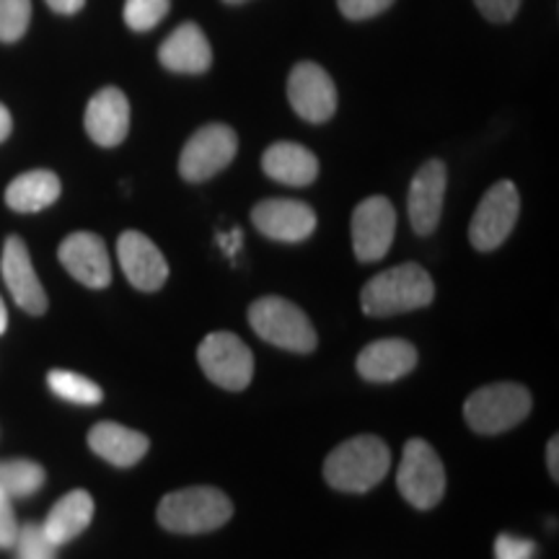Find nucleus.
<instances>
[{
	"label": "nucleus",
	"mask_w": 559,
	"mask_h": 559,
	"mask_svg": "<svg viewBox=\"0 0 559 559\" xmlns=\"http://www.w3.org/2000/svg\"><path fill=\"white\" fill-rule=\"evenodd\" d=\"M519 213L521 198L513 181H498L495 187H489V192L481 198L469 226V239L474 243V249H498L500 243L513 234Z\"/></svg>",
	"instance_id": "1a4fd4ad"
},
{
	"label": "nucleus",
	"mask_w": 559,
	"mask_h": 559,
	"mask_svg": "<svg viewBox=\"0 0 559 559\" xmlns=\"http://www.w3.org/2000/svg\"><path fill=\"white\" fill-rule=\"evenodd\" d=\"M557 451H559V438H551L549 440V449H547V464H549V472H551V477H559V456H557Z\"/></svg>",
	"instance_id": "f704fd0d"
},
{
	"label": "nucleus",
	"mask_w": 559,
	"mask_h": 559,
	"mask_svg": "<svg viewBox=\"0 0 559 559\" xmlns=\"http://www.w3.org/2000/svg\"><path fill=\"white\" fill-rule=\"evenodd\" d=\"M288 99L300 120L313 124L326 122L337 111V88L332 75L311 60L298 62L290 70Z\"/></svg>",
	"instance_id": "9d476101"
},
{
	"label": "nucleus",
	"mask_w": 559,
	"mask_h": 559,
	"mask_svg": "<svg viewBox=\"0 0 559 559\" xmlns=\"http://www.w3.org/2000/svg\"><path fill=\"white\" fill-rule=\"evenodd\" d=\"M436 285L419 264H400L370 277L360 290V306L368 317H394L432 304Z\"/></svg>",
	"instance_id": "f257e3e1"
},
{
	"label": "nucleus",
	"mask_w": 559,
	"mask_h": 559,
	"mask_svg": "<svg viewBox=\"0 0 559 559\" xmlns=\"http://www.w3.org/2000/svg\"><path fill=\"white\" fill-rule=\"evenodd\" d=\"M417 366L415 345L404 340H379L370 342L358 355V373L366 381L389 383L407 376Z\"/></svg>",
	"instance_id": "6ab92c4d"
},
{
	"label": "nucleus",
	"mask_w": 559,
	"mask_h": 559,
	"mask_svg": "<svg viewBox=\"0 0 559 559\" xmlns=\"http://www.w3.org/2000/svg\"><path fill=\"white\" fill-rule=\"evenodd\" d=\"M239 151V138L228 124L213 122L187 140L179 156V174L187 181H207L226 169Z\"/></svg>",
	"instance_id": "6e6552de"
},
{
	"label": "nucleus",
	"mask_w": 559,
	"mask_h": 559,
	"mask_svg": "<svg viewBox=\"0 0 559 559\" xmlns=\"http://www.w3.org/2000/svg\"><path fill=\"white\" fill-rule=\"evenodd\" d=\"M45 485V469L37 461L29 459H13L0 461V489L9 498H29L37 489Z\"/></svg>",
	"instance_id": "b1692460"
},
{
	"label": "nucleus",
	"mask_w": 559,
	"mask_h": 559,
	"mask_svg": "<svg viewBox=\"0 0 559 559\" xmlns=\"http://www.w3.org/2000/svg\"><path fill=\"white\" fill-rule=\"evenodd\" d=\"M88 445L96 456L115 466H135L151 449V440L143 432L124 428L117 423H99L88 432Z\"/></svg>",
	"instance_id": "412c9836"
},
{
	"label": "nucleus",
	"mask_w": 559,
	"mask_h": 559,
	"mask_svg": "<svg viewBox=\"0 0 559 559\" xmlns=\"http://www.w3.org/2000/svg\"><path fill=\"white\" fill-rule=\"evenodd\" d=\"M117 257H120L124 277L138 290L156 293L164 288L166 277H169V264L148 236L140 234V230H124L117 241Z\"/></svg>",
	"instance_id": "f8f14e48"
},
{
	"label": "nucleus",
	"mask_w": 559,
	"mask_h": 559,
	"mask_svg": "<svg viewBox=\"0 0 559 559\" xmlns=\"http://www.w3.org/2000/svg\"><path fill=\"white\" fill-rule=\"evenodd\" d=\"M13 547H16V559H55V549H58L47 539L39 523L21 526Z\"/></svg>",
	"instance_id": "cd10ccee"
},
{
	"label": "nucleus",
	"mask_w": 559,
	"mask_h": 559,
	"mask_svg": "<svg viewBox=\"0 0 559 559\" xmlns=\"http://www.w3.org/2000/svg\"><path fill=\"white\" fill-rule=\"evenodd\" d=\"M60 198L58 174L47 169H34L16 177L5 190V205L16 213H39Z\"/></svg>",
	"instance_id": "5701e85b"
},
{
	"label": "nucleus",
	"mask_w": 559,
	"mask_h": 559,
	"mask_svg": "<svg viewBox=\"0 0 559 559\" xmlns=\"http://www.w3.org/2000/svg\"><path fill=\"white\" fill-rule=\"evenodd\" d=\"M536 544L531 539H521L513 534H500L495 542V557L498 559H534Z\"/></svg>",
	"instance_id": "c85d7f7f"
},
{
	"label": "nucleus",
	"mask_w": 559,
	"mask_h": 559,
	"mask_svg": "<svg viewBox=\"0 0 559 559\" xmlns=\"http://www.w3.org/2000/svg\"><path fill=\"white\" fill-rule=\"evenodd\" d=\"M445 185H449V171L443 160L432 158L419 166L409 185V223L419 236H430L438 228L440 213H443Z\"/></svg>",
	"instance_id": "ddd939ff"
},
{
	"label": "nucleus",
	"mask_w": 559,
	"mask_h": 559,
	"mask_svg": "<svg viewBox=\"0 0 559 559\" xmlns=\"http://www.w3.org/2000/svg\"><path fill=\"white\" fill-rule=\"evenodd\" d=\"M3 280L9 285L11 296L16 304L32 317H41L47 311V293L41 288L37 272H34L32 254L19 236H9L3 247V260H0Z\"/></svg>",
	"instance_id": "dca6fc26"
},
{
	"label": "nucleus",
	"mask_w": 559,
	"mask_h": 559,
	"mask_svg": "<svg viewBox=\"0 0 559 559\" xmlns=\"http://www.w3.org/2000/svg\"><path fill=\"white\" fill-rule=\"evenodd\" d=\"M62 267L73 275L86 288H107L111 283V262L107 243L102 236L88 234V230H79L70 234L66 241L60 243L58 251Z\"/></svg>",
	"instance_id": "2eb2a0df"
},
{
	"label": "nucleus",
	"mask_w": 559,
	"mask_h": 559,
	"mask_svg": "<svg viewBox=\"0 0 559 559\" xmlns=\"http://www.w3.org/2000/svg\"><path fill=\"white\" fill-rule=\"evenodd\" d=\"M241 241H243V236H241L239 228H234V230H230V234H221L218 236V243H221L223 251H226L228 257H234L236 251L241 249Z\"/></svg>",
	"instance_id": "72a5a7b5"
},
{
	"label": "nucleus",
	"mask_w": 559,
	"mask_h": 559,
	"mask_svg": "<svg viewBox=\"0 0 559 559\" xmlns=\"http://www.w3.org/2000/svg\"><path fill=\"white\" fill-rule=\"evenodd\" d=\"M91 519H94V498H91L86 489H73L66 498L55 502L47 521L41 523V531H45V536L55 547H62V544L73 542L75 536L83 534Z\"/></svg>",
	"instance_id": "4be33fe9"
},
{
	"label": "nucleus",
	"mask_w": 559,
	"mask_h": 559,
	"mask_svg": "<svg viewBox=\"0 0 559 559\" xmlns=\"http://www.w3.org/2000/svg\"><path fill=\"white\" fill-rule=\"evenodd\" d=\"M396 210L386 198L362 200L353 213V247L360 262H379L394 241Z\"/></svg>",
	"instance_id": "9b49d317"
},
{
	"label": "nucleus",
	"mask_w": 559,
	"mask_h": 559,
	"mask_svg": "<svg viewBox=\"0 0 559 559\" xmlns=\"http://www.w3.org/2000/svg\"><path fill=\"white\" fill-rule=\"evenodd\" d=\"M198 360L207 379L228 391L247 389L254 376V355L230 332L207 334L198 349Z\"/></svg>",
	"instance_id": "0eeeda50"
},
{
	"label": "nucleus",
	"mask_w": 559,
	"mask_h": 559,
	"mask_svg": "<svg viewBox=\"0 0 559 559\" xmlns=\"http://www.w3.org/2000/svg\"><path fill=\"white\" fill-rule=\"evenodd\" d=\"M16 534H19V523H16V515H13L11 498L0 489V549L13 547Z\"/></svg>",
	"instance_id": "2f4dec72"
},
{
	"label": "nucleus",
	"mask_w": 559,
	"mask_h": 559,
	"mask_svg": "<svg viewBox=\"0 0 559 559\" xmlns=\"http://www.w3.org/2000/svg\"><path fill=\"white\" fill-rule=\"evenodd\" d=\"M394 0H337L342 16H347L349 21H362V19H373L389 9Z\"/></svg>",
	"instance_id": "c756f323"
},
{
	"label": "nucleus",
	"mask_w": 559,
	"mask_h": 559,
	"mask_svg": "<svg viewBox=\"0 0 559 559\" xmlns=\"http://www.w3.org/2000/svg\"><path fill=\"white\" fill-rule=\"evenodd\" d=\"M47 5L55 13H62V16H73V13H79L86 5V0H47Z\"/></svg>",
	"instance_id": "473e14b6"
},
{
	"label": "nucleus",
	"mask_w": 559,
	"mask_h": 559,
	"mask_svg": "<svg viewBox=\"0 0 559 559\" xmlns=\"http://www.w3.org/2000/svg\"><path fill=\"white\" fill-rule=\"evenodd\" d=\"M226 3H234L236 5V3H247V0H226Z\"/></svg>",
	"instance_id": "4c0bfd02"
},
{
	"label": "nucleus",
	"mask_w": 559,
	"mask_h": 559,
	"mask_svg": "<svg viewBox=\"0 0 559 559\" xmlns=\"http://www.w3.org/2000/svg\"><path fill=\"white\" fill-rule=\"evenodd\" d=\"M531 412V394L521 383H492L466 400L464 417L474 432L498 436L523 423Z\"/></svg>",
	"instance_id": "39448f33"
},
{
	"label": "nucleus",
	"mask_w": 559,
	"mask_h": 559,
	"mask_svg": "<svg viewBox=\"0 0 559 559\" xmlns=\"http://www.w3.org/2000/svg\"><path fill=\"white\" fill-rule=\"evenodd\" d=\"M5 326H9V311H5L3 298H0V334L5 332Z\"/></svg>",
	"instance_id": "e433bc0d"
},
{
	"label": "nucleus",
	"mask_w": 559,
	"mask_h": 559,
	"mask_svg": "<svg viewBox=\"0 0 559 559\" xmlns=\"http://www.w3.org/2000/svg\"><path fill=\"white\" fill-rule=\"evenodd\" d=\"M262 169L270 179L288 187H306L319 177V158L298 143H272L262 156Z\"/></svg>",
	"instance_id": "aec40b11"
},
{
	"label": "nucleus",
	"mask_w": 559,
	"mask_h": 559,
	"mask_svg": "<svg viewBox=\"0 0 559 559\" xmlns=\"http://www.w3.org/2000/svg\"><path fill=\"white\" fill-rule=\"evenodd\" d=\"M47 383H50L55 394L66 402L94 407V404H99L104 400L102 389L96 386L94 381H88L86 376L70 373V370H52V373L47 376Z\"/></svg>",
	"instance_id": "393cba45"
},
{
	"label": "nucleus",
	"mask_w": 559,
	"mask_h": 559,
	"mask_svg": "<svg viewBox=\"0 0 559 559\" xmlns=\"http://www.w3.org/2000/svg\"><path fill=\"white\" fill-rule=\"evenodd\" d=\"M234 502L218 487H187L169 492L158 506V523L171 534H207L226 526Z\"/></svg>",
	"instance_id": "7ed1b4c3"
},
{
	"label": "nucleus",
	"mask_w": 559,
	"mask_h": 559,
	"mask_svg": "<svg viewBox=\"0 0 559 559\" xmlns=\"http://www.w3.org/2000/svg\"><path fill=\"white\" fill-rule=\"evenodd\" d=\"M11 130H13V120H11V111L3 107V104H0V143H3L5 138L11 135Z\"/></svg>",
	"instance_id": "c9c22d12"
},
{
	"label": "nucleus",
	"mask_w": 559,
	"mask_h": 559,
	"mask_svg": "<svg viewBox=\"0 0 559 559\" xmlns=\"http://www.w3.org/2000/svg\"><path fill=\"white\" fill-rule=\"evenodd\" d=\"M251 223L272 241L296 243L317 230V213L298 200H264L251 210Z\"/></svg>",
	"instance_id": "4468645a"
},
{
	"label": "nucleus",
	"mask_w": 559,
	"mask_h": 559,
	"mask_svg": "<svg viewBox=\"0 0 559 559\" xmlns=\"http://www.w3.org/2000/svg\"><path fill=\"white\" fill-rule=\"evenodd\" d=\"M171 0H124V24L132 32H148L164 21Z\"/></svg>",
	"instance_id": "a878e982"
},
{
	"label": "nucleus",
	"mask_w": 559,
	"mask_h": 559,
	"mask_svg": "<svg viewBox=\"0 0 559 559\" xmlns=\"http://www.w3.org/2000/svg\"><path fill=\"white\" fill-rule=\"evenodd\" d=\"M391 453L381 438L358 436L337 445L324 464V477L342 492H368L386 477Z\"/></svg>",
	"instance_id": "f03ea898"
},
{
	"label": "nucleus",
	"mask_w": 559,
	"mask_h": 559,
	"mask_svg": "<svg viewBox=\"0 0 559 559\" xmlns=\"http://www.w3.org/2000/svg\"><path fill=\"white\" fill-rule=\"evenodd\" d=\"M396 487L402 498L417 510L436 508L445 495V469L436 449L423 438H412L404 445Z\"/></svg>",
	"instance_id": "423d86ee"
},
{
	"label": "nucleus",
	"mask_w": 559,
	"mask_h": 559,
	"mask_svg": "<svg viewBox=\"0 0 559 559\" xmlns=\"http://www.w3.org/2000/svg\"><path fill=\"white\" fill-rule=\"evenodd\" d=\"M481 16L487 21H495V24H506L519 13L521 0H474Z\"/></svg>",
	"instance_id": "7c9ffc66"
},
{
	"label": "nucleus",
	"mask_w": 559,
	"mask_h": 559,
	"mask_svg": "<svg viewBox=\"0 0 559 559\" xmlns=\"http://www.w3.org/2000/svg\"><path fill=\"white\" fill-rule=\"evenodd\" d=\"M158 60L160 66L171 70V73L198 75L205 73L210 68V62H213V50H210L205 32H202L194 21H185V24L177 26L169 37L160 41Z\"/></svg>",
	"instance_id": "a211bd4d"
},
{
	"label": "nucleus",
	"mask_w": 559,
	"mask_h": 559,
	"mask_svg": "<svg viewBox=\"0 0 559 559\" xmlns=\"http://www.w3.org/2000/svg\"><path fill=\"white\" fill-rule=\"evenodd\" d=\"M86 132L102 148H115L130 132V102L120 88L107 86L86 107Z\"/></svg>",
	"instance_id": "f3484780"
},
{
	"label": "nucleus",
	"mask_w": 559,
	"mask_h": 559,
	"mask_svg": "<svg viewBox=\"0 0 559 559\" xmlns=\"http://www.w3.org/2000/svg\"><path fill=\"white\" fill-rule=\"evenodd\" d=\"M32 0H0V41H19L29 29Z\"/></svg>",
	"instance_id": "bb28decb"
},
{
	"label": "nucleus",
	"mask_w": 559,
	"mask_h": 559,
	"mask_svg": "<svg viewBox=\"0 0 559 559\" xmlns=\"http://www.w3.org/2000/svg\"><path fill=\"white\" fill-rule=\"evenodd\" d=\"M249 324L264 342L290 353H311L317 347V330L288 298L267 296L254 300L249 309Z\"/></svg>",
	"instance_id": "20e7f679"
}]
</instances>
